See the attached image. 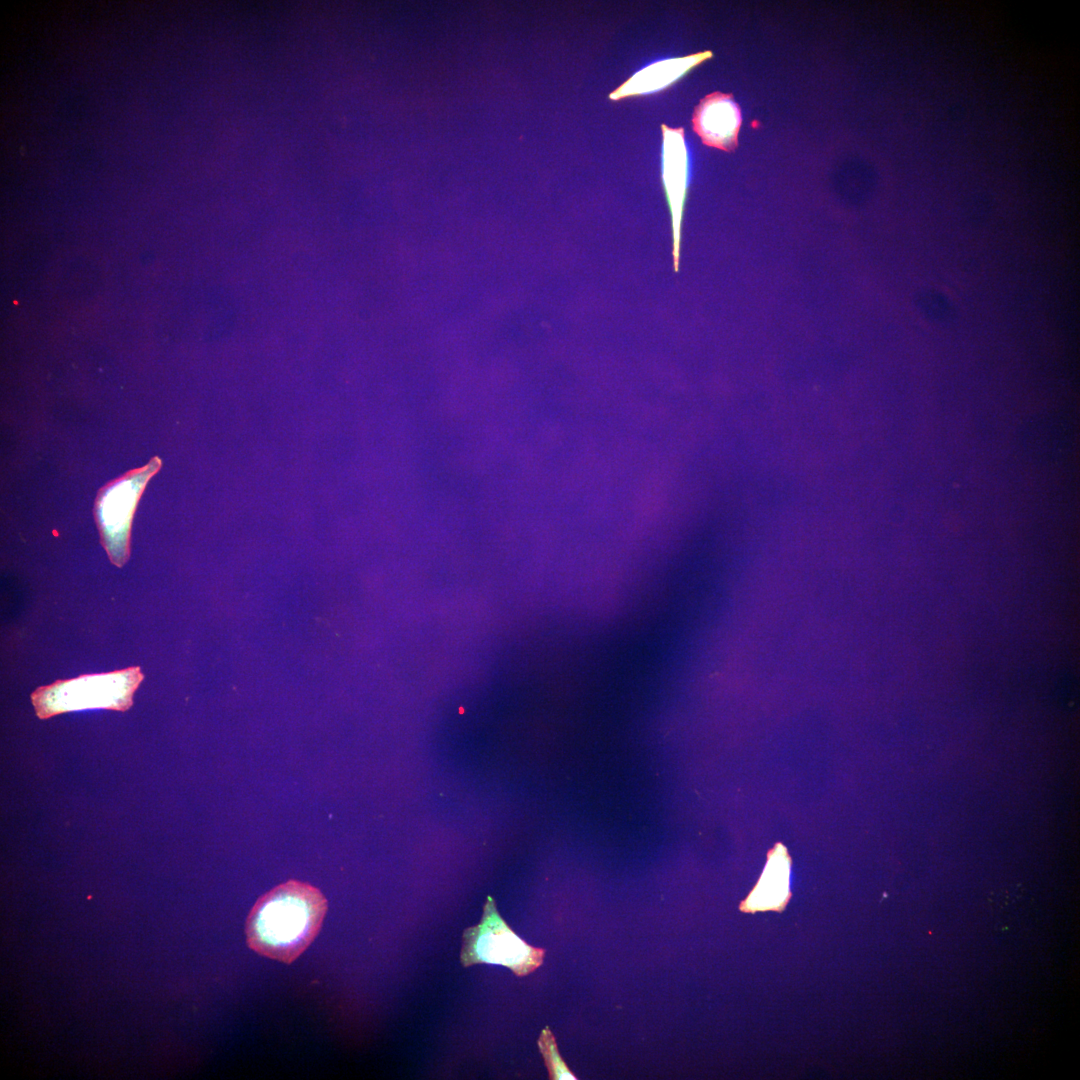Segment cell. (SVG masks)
Listing matches in <instances>:
<instances>
[{
    "label": "cell",
    "instance_id": "1",
    "mask_svg": "<svg viewBox=\"0 0 1080 1080\" xmlns=\"http://www.w3.org/2000/svg\"><path fill=\"white\" fill-rule=\"evenodd\" d=\"M327 900L311 884L289 880L263 894L245 923L247 945L257 954L290 964L318 935Z\"/></svg>",
    "mask_w": 1080,
    "mask_h": 1080
},
{
    "label": "cell",
    "instance_id": "2",
    "mask_svg": "<svg viewBox=\"0 0 1080 1080\" xmlns=\"http://www.w3.org/2000/svg\"><path fill=\"white\" fill-rule=\"evenodd\" d=\"M144 675L140 666L106 673L83 674L57 680L31 693V702L40 719L86 709L127 711Z\"/></svg>",
    "mask_w": 1080,
    "mask_h": 1080
},
{
    "label": "cell",
    "instance_id": "3",
    "mask_svg": "<svg viewBox=\"0 0 1080 1080\" xmlns=\"http://www.w3.org/2000/svg\"><path fill=\"white\" fill-rule=\"evenodd\" d=\"M161 466V459L154 456L143 467L126 472L98 491L94 517L100 543L110 562L119 568L130 557L131 527L138 501Z\"/></svg>",
    "mask_w": 1080,
    "mask_h": 1080
},
{
    "label": "cell",
    "instance_id": "4",
    "mask_svg": "<svg viewBox=\"0 0 1080 1080\" xmlns=\"http://www.w3.org/2000/svg\"><path fill=\"white\" fill-rule=\"evenodd\" d=\"M461 962L465 967L488 963L503 965L517 976L538 968L545 950L533 947L518 937L496 909L495 900L488 896L480 922L464 930Z\"/></svg>",
    "mask_w": 1080,
    "mask_h": 1080
},
{
    "label": "cell",
    "instance_id": "5",
    "mask_svg": "<svg viewBox=\"0 0 1080 1080\" xmlns=\"http://www.w3.org/2000/svg\"><path fill=\"white\" fill-rule=\"evenodd\" d=\"M661 129L662 180L671 211L674 256L677 263L682 215L690 177V157L682 127L671 128L662 124Z\"/></svg>",
    "mask_w": 1080,
    "mask_h": 1080
},
{
    "label": "cell",
    "instance_id": "6",
    "mask_svg": "<svg viewBox=\"0 0 1080 1080\" xmlns=\"http://www.w3.org/2000/svg\"><path fill=\"white\" fill-rule=\"evenodd\" d=\"M741 122V111L733 96L722 92L701 99L692 117L693 129L703 144L724 151L737 147Z\"/></svg>",
    "mask_w": 1080,
    "mask_h": 1080
},
{
    "label": "cell",
    "instance_id": "7",
    "mask_svg": "<svg viewBox=\"0 0 1080 1080\" xmlns=\"http://www.w3.org/2000/svg\"><path fill=\"white\" fill-rule=\"evenodd\" d=\"M713 56L709 50L684 57L668 58L650 63L637 71L609 94L618 101L626 97L659 92L682 78L690 70Z\"/></svg>",
    "mask_w": 1080,
    "mask_h": 1080
},
{
    "label": "cell",
    "instance_id": "8",
    "mask_svg": "<svg viewBox=\"0 0 1080 1080\" xmlns=\"http://www.w3.org/2000/svg\"><path fill=\"white\" fill-rule=\"evenodd\" d=\"M791 859L786 848L777 843L768 852L765 869L748 897L740 904L743 912L758 910L784 909L791 896L789 891V871Z\"/></svg>",
    "mask_w": 1080,
    "mask_h": 1080
},
{
    "label": "cell",
    "instance_id": "9",
    "mask_svg": "<svg viewBox=\"0 0 1080 1080\" xmlns=\"http://www.w3.org/2000/svg\"><path fill=\"white\" fill-rule=\"evenodd\" d=\"M538 1047L544 1058L550 1079H577L560 1056L555 1038L548 1027L542 1030L538 1039Z\"/></svg>",
    "mask_w": 1080,
    "mask_h": 1080
}]
</instances>
